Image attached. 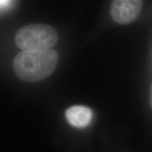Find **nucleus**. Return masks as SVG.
Returning a JSON list of instances; mask_svg holds the SVG:
<instances>
[{
    "label": "nucleus",
    "mask_w": 152,
    "mask_h": 152,
    "mask_svg": "<svg viewBox=\"0 0 152 152\" xmlns=\"http://www.w3.org/2000/svg\"><path fill=\"white\" fill-rule=\"evenodd\" d=\"M58 61V54L53 49L22 51L14 57L13 68L19 79L35 83L54 73Z\"/></svg>",
    "instance_id": "1"
},
{
    "label": "nucleus",
    "mask_w": 152,
    "mask_h": 152,
    "mask_svg": "<svg viewBox=\"0 0 152 152\" xmlns=\"http://www.w3.org/2000/svg\"><path fill=\"white\" fill-rule=\"evenodd\" d=\"M56 30L46 24H30L20 28L15 35V42L22 51L52 49L58 42Z\"/></svg>",
    "instance_id": "2"
},
{
    "label": "nucleus",
    "mask_w": 152,
    "mask_h": 152,
    "mask_svg": "<svg viewBox=\"0 0 152 152\" xmlns=\"http://www.w3.org/2000/svg\"><path fill=\"white\" fill-rule=\"evenodd\" d=\"M142 5L141 0H113L111 3L110 15L117 23L129 24L137 18Z\"/></svg>",
    "instance_id": "3"
},
{
    "label": "nucleus",
    "mask_w": 152,
    "mask_h": 152,
    "mask_svg": "<svg viewBox=\"0 0 152 152\" xmlns=\"http://www.w3.org/2000/svg\"><path fill=\"white\" fill-rule=\"evenodd\" d=\"M92 111L87 106L74 105L67 109L65 116L72 126L83 128L90 124L92 119Z\"/></svg>",
    "instance_id": "4"
},
{
    "label": "nucleus",
    "mask_w": 152,
    "mask_h": 152,
    "mask_svg": "<svg viewBox=\"0 0 152 152\" xmlns=\"http://www.w3.org/2000/svg\"><path fill=\"white\" fill-rule=\"evenodd\" d=\"M12 1H8V0H1L0 1V5H1V9H7L12 4Z\"/></svg>",
    "instance_id": "5"
},
{
    "label": "nucleus",
    "mask_w": 152,
    "mask_h": 152,
    "mask_svg": "<svg viewBox=\"0 0 152 152\" xmlns=\"http://www.w3.org/2000/svg\"><path fill=\"white\" fill-rule=\"evenodd\" d=\"M149 104H150V106H151L152 109V83H151V87H150V91H149Z\"/></svg>",
    "instance_id": "6"
}]
</instances>
